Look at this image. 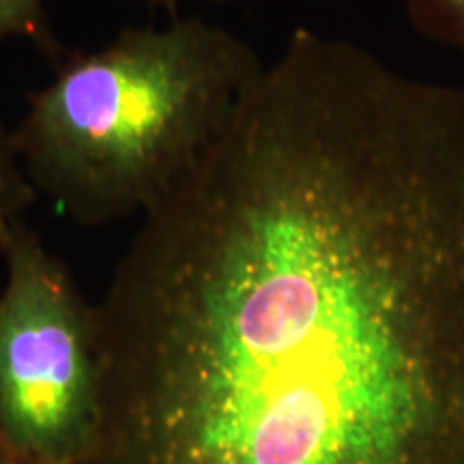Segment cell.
<instances>
[{
	"mask_svg": "<svg viewBox=\"0 0 464 464\" xmlns=\"http://www.w3.org/2000/svg\"><path fill=\"white\" fill-rule=\"evenodd\" d=\"M45 5L48 0H0V42L11 37L28 39L58 63L65 52L52 34Z\"/></svg>",
	"mask_w": 464,
	"mask_h": 464,
	"instance_id": "obj_5",
	"label": "cell"
},
{
	"mask_svg": "<svg viewBox=\"0 0 464 464\" xmlns=\"http://www.w3.org/2000/svg\"><path fill=\"white\" fill-rule=\"evenodd\" d=\"M411 24L426 39L448 45L464 61V0H402Z\"/></svg>",
	"mask_w": 464,
	"mask_h": 464,
	"instance_id": "obj_6",
	"label": "cell"
},
{
	"mask_svg": "<svg viewBox=\"0 0 464 464\" xmlns=\"http://www.w3.org/2000/svg\"><path fill=\"white\" fill-rule=\"evenodd\" d=\"M92 318L82 464H464V86L297 28Z\"/></svg>",
	"mask_w": 464,
	"mask_h": 464,
	"instance_id": "obj_1",
	"label": "cell"
},
{
	"mask_svg": "<svg viewBox=\"0 0 464 464\" xmlns=\"http://www.w3.org/2000/svg\"><path fill=\"white\" fill-rule=\"evenodd\" d=\"M266 63L196 17L65 54L14 130L37 194L82 226L147 213L222 136Z\"/></svg>",
	"mask_w": 464,
	"mask_h": 464,
	"instance_id": "obj_2",
	"label": "cell"
},
{
	"mask_svg": "<svg viewBox=\"0 0 464 464\" xmlns=\"http://www.w3.org/2000/svg\"><path fill=\"white\" fill-rule=\"evenodd\" d=\"M37 196L15 149L14 131L0 121V243L7 239L15 224L24 222L22 218Z\"/></svg>",
	"mask_w": 464,
	"mask_h": 464,
	"instance_id": "obj_4",
	"label": "cell"
},
{
	"mask_svg": "<svg viewBox=\"0 0 464 464\" xmlns=\"http://www.w3.org/2000/svg\"><path fill=\"white\" fill-rule=\"evenodd\" d=\"M150 3H153V5H161V7L170 9L172 14H174V9L179 7V3H181V0H150ZM211 3H222V0H211Z\"/></svg>",
	"mask_w": 464,
	"mask_h": 464,
	"instance_id": "obj_8",
	"label": "cell"
},
{
	"mask_svg": "<svg viewBox=\"0 0 464 464\" xmlns=\"http://www.w3.org/2000/svg\"><path fill=\"white\" fill-rule=\"evenodd\" d=\"M0 464H37L15 448V443L7 437L3 426H0Z\"/></svg>",
	"mask_w": 464,
	"mask_h": 464,
	"instance_id": "obj_7",
	"label": "cell"
},
{
	"mask_svg": "<svg viewBox=\"0 0 464 464\" xmlns=\"http://www.w3.org/2000/svg\"><path fill=\"white\" fill-rule=\"evenodd\" d=\"M0 256V426L37 464H82L97 415L92 305L24 222Z\"/></svg>",
	"mask_w": 464,
	"mask_h": 464,
	"instance_id": "obj_3",
	"label": "cell"
}]
</instances>
